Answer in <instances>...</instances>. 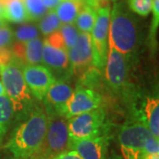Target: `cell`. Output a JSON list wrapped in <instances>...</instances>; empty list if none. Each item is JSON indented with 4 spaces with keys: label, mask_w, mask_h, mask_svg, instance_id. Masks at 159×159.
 <instances>
[{
    "label": "cell",
    "mask_w": 159,
    "mask_h": 159,
    "mask_svg": "<svg viewBox=\"0 0 159 159\" xmlns=\"http://www.w3.org/2000/svg\"><path fill=\"white\" fill-rule=\"evenodd\" d=\"M48 126L44 110L35 108L11 134L7 148L15 159H34L42 148Z\"/></svg>",
    "instance_id": "6da1fadb"
},
{
    "label": "cell",
    "mask_w": 159,
    "mask_h": 159,
    "mask_svg": "<svg viewBox=\"0 0 159 159\" xmlns=\"http://www.w3.org/2000/svg\"><path fill=\"white\" fill-rule=\"evenodd\" d=\"M109 47L125 57L132 54L139 44V26L136 17L124 1L114 3L111 10Z\"/></svg>",
    "instance_id": "7a4b0ae2"
},
{
    "label": "cell",
    "mask_w": 159,
    "mask_h": 159,
    "mask_svg": "<svg viewBox=\"0 0 159 159\" xmlns=\"http://www.w3.org/2000/svg\"><path fill=\"white\" fill-rule=\"evenodd\" d=\"M22 67L21 63L14 56L10 62L0 66L1 82L16 112L24 110L31 101V93L24 80Z\"/></svg>",
    "instance_id": "3957f363"
},
{
    "label": "cell",
    "mask_w": 159,
    "mask_h": 159,
    "mask_svg": "<svg viewBox=\"0 0 159 159\" xmlns=\"http://www.w3.org/2000/svg\"><path fill=\"white\" fill-rule=\"evenodd\" d=\"M48 126L45 139L39 153L34 159H53L69 150V135L66 116L47 114Z\"/></svg>",
    "instance_id": "277c9868"
},
{
    "label": "cell",
    "mask_w": 159,
    "mask_h": 159,
    "mask_svg": "<svg viewBox=\"0 0 159 159\" xmlns=\"http://www.w3.org/2000/svg\"><path fill=\"white\" fill-rule=\"evenodd\" d=\"M67 53L72 71L80 78L88 79L99 73L95 66L94 50L89 33L80 32L76 43Z\"/></svg>",
    "instance_id": "5b68a950"
},
{
    "label": "cell",
    "mask_w": 159,
    "mask_h": 159,
    "mask_svg": "<svg viewBox=\"0 0 159 159\" xmlns=\"http://www.w3.org/2000/svg\"><path fill=\"white\" fill-rule=\"evenodd\" d=\"M111 6L103 4L97 10V18L90 33L94 50L95 66L99 72L104 70L109 51V29H110Z\"/></svg>",
    "instance_id": "8992f818"
},
{
    "label": "cell",
    "mask_w": 159,
    "mask_h": 159,
    "mask_svg": "<svg viewBox=\"0 0 159 159\" xmlns=\"http://www.w3.org/2000/svg\"><path fill=\"white\" fill-rule=\"evenodd\" d=\"M105 112L101 107L68 119L69 142L101 136L104 126Z\"/></svg>",
    "instance_id": "52a82bcc"
},
{
    "label": "cell",
    "mask_w": 159,
    "mask_h": 159,
    "mask_svg": "<svg viewBox=\"0 0 159 159\" xmlns=\"http://www.w3.org/2000/svg\"><path fill=\"white\" fill-rule=\"evenodd\" d=\"M151 135L145 123L134 122L123 126L119 142L124 159H142L144 145Z\"/></svg>",
    "instance_id": "ba28073f"
},
{
    "label": "cell",
    "mask_w": 159,
    "mask_h": 159,
    "mask_svg": "<svg viewBox=\"0 0 159 159\" xmlns=\"http://www.w3.org/2000/svg\"><path fill=\"white\" fill-rule=\"evenodd\" d=\"M22 74L30 93L39 101L43 100L48 89L56 80L51 71L42 65L24 66Z\"/></svg>",
    "instance_id": "9c48e42d"
},
{
    "label": "cell",
    "mask_w": 159,
    "mask_h": 159,
    "mask_svg": "<svg viewBox=\"0 0 159 159\" xmlns=\"http://www.w3.org/2000/svg\"><path fill=\"white\" fill-rule=\"evenodd\" d=\"M73 91L72 87L64 80H56L43 100L45 104L46 113L66 117L67 106Z\"/></svg>",
    "instance_id": "30bf717a"
},
{
    "label": "cell",
    "mask_w": 159,
    "mask_h": 159,
    "mask_svg": "<svg viewBox=\"0 0 159 159\" xmlns=\"http://www.w3.org/2000/svg\"><path fill=\"white\" fill-rule=\"evenodd\" d=\"M102 97L97 91L88 86L79 84L73 91L67 106L66 118L70 119L78 114L84 113L100 107Z\"/></svg>",
    "instance_id": "8fae6325"
},
{
    "label": "cell",
    "mask_w": 159,
    "mask_h": 159,
    "mask_svg": "<svg viewBox=\"0 0 159 159\" xmlns=\"http://www.w3.org/2000/svg\"><path fill=\"white\" fill-rule=\"evenodd\" d=\"M104 70L109 86L114 90L123 89L127 80L126 57L114 48L109 47Z\"/></svg>",
    "instance_id": "7c38bea8"
},
{
    "label": "cell",
    "mask_w": 159,
    "mask_h": 159,
    "mask_svg": "<svg viewBox=\"0 0 159 159\" xmlns=\"http://www.w3.org/2000/svg\"><path fill=\"white\" fill-rule=\"evenodd\" d=\"M42 59L44 66L51 71L52 74H57L58 76L66 78L73 72L69 62L67 51L55 48L43 41ZM55 77V76H54Z\"/></svg>",
    "instance_id": "4fadbf2b"
},
{
    "label": "cell",
    "mask_w": 159,
    "mask_h": 159,
    "mask_svg": "<svg viewBox=\"0 0 159 159\" xmlns=\"http://www.w3.org/2000/svg\"><path fill=\"white\" fill-rule=\"evenodd\" d=\"M43 41L37 37L25 43H14L11 51L23 66H36L43 62Z\"/></svg>",
    "instance_id": "5bb4252c"
},
{
    "label": "cell",
    "mask_w": 159,
    "mask_h": 159,
    "mask_svg": "<svg viewBox=\"0 0 159 159\" xmlns=\"http://www.w3.org/2000/svg\"><path fill=\"white\" fill-rule=\"evenodd\" d=\"M69 150H74L82 159H104L106 140L102 136L69 142Z\"/></svg>",
    "instance_id": "9a60e30c"
},
{
    "label": "cell",
    "mask_w": 159,
    "mask_h": 159,
    "mask_svg": "<svg viewBox=\"0 0 159 159\" xmlns=\"http://www.w3.org/2000/svg\"><path fill=\"white\" fill-rule=\"evenodd\" d=\"M145 125L150 134L159 139V100L157 97H148L144 109Z\"/></svg>",
    "instance_id": "2e32d148"
},
{
    "label": "cell",
    "mask_w": 159,
    "mask_h": 159,
    "mask_svg": "<svg viewBox=\"0 0 159 159\" xmlns=\"http://www.w3.org/2000/svg\"><path fill=\"white\" fill-rule=\"evenodd\" d=\"M3 18L5 20L13 23L29 21L23 0H10L3 6Z\"/></svg>",
    "instance_id": "e0dca14e"
},
{
    "label": "cell",
    "mask_w": 159,
    "mask_h": 159,
    "mask_svg": "<svg viewBox=\"0 0 159 159\" xmlns=\"http://www.w3.org/2000/svg\"><path fill=\"white\" fill-rule=\"evenodd\" d=\"M82 4L74 0H63L54 10L62 24H73L81 8Z\"/></svg>",
    "instance_id": "ac0fdd59"
},
{
    "label": "cell",
    "mask_w": 159,
    "mask_h": 159,
    "mask_svg": "<svg viewBox=\"0 0 159 159\" xmlns=\"http://www.w3.org/2000/svg\"><path fill=\"white\" fill-rule=\"evenodd\" d=\"M96 8L89 6L82 5L77 18L74 21V25L80 32H85L90 34L97 18Z\"/></svg>",
    "instance_id": "d6986e66"
},
{
    "label": "cell",
    "mask_w": 159,
    "mask_h": 159,
    "mask_svg": "<svg viewBox=\"0 0 159 159\" xmlns=\"http://www.w3.org/2000/svg\"><path fill=\"white\" fill-rule=\"evenodd\" d=\"M13 108L7 96L0 97V144L4 141L13 116Z\"/></svg>",
    "instance_id": "ffe728a7"
},
{
    "label": "cell",
    "mask_w": 159,
    "mask_h": 159,
    "mask_svg": "<svg viewBox=\"0 0 159 159\" xmlns=\"http://www.w3.org/2000/svg\"><path fill=\"white\" fill-rule=\"evenodd\" d=\"M62 26V23L56 14L54 10L48 11L43 17L40 20L38 24L39 31L45 36L50 35L52 33L57 31Z\"/></svg>",
    "instance_id": "44dd1931"
},
{
    "label": "cell",
    "mask_w": 159,
    "mask_h": 159,
    "mask_svg": "<svg viewBox=\"0 0 159 159\" xmlns=\"http://www.w3.org/2000/svg\"><path fill=\"white\" fill-rule=\"evenodd\" d=\"M29 21L40 20L47 13L48 10L43 0H23Z\"/></svg>",
    "instance_id": "7402d4cb"
},
{
    "label": "cell",
    "mask_w": 159,
    "mask_h": 159,
    "mask_svg": "<svg viewBox=\"0 0 159 159\" xmlns=\"http://www.w3.org/2000/svg\"><path fill=\"white\" fill-rule=\"evenodd\" d=\"M39 34L40 31L37 26L30 23H25L18 27V29L13 33V35L16 42L25 43L39 37Z\"/></svg>",
    "instance_id": "603a6c76"
},
{
    "label": "cell",
    "mask_w": 159,
    "mask_h": 159,
    "mask_svg": "<svg viewBox=\"0 0 159 159\" xmlns=\"http://www.w3.org/2000/svg\"><path fill=\"white\" fill-rule=\"evenodd\" d=\"M58 32L64 41L66 49L68 51L69 49H71L76 43L79 36L80 31L74 25V23H73V24H62L60 29H58Z\"/></svg>",
    "instance_id": "cb8c5ba5"
},
{
    "label": "cell",
    "mask_w": 159,
    "mask_h": 159,
    "mask_svg": "<svg viewBox=\"0 0 159 159\" xmlns=\"http://www.w3.org/2000/svg\"><path fill=\"white\" fill-rule=\"evenodd\" d=\"M126 4L131 11L142 17L148 16L152 10V0H128Z\"/></svg>",
    "instance_id": "d4e9b609"
},
{
    "label": "cell",
    "mask_w": 159,
    "mask_h": 159,
    "mask_svg": "<svg viewBox=\"0 0 159 159\" xmlns=\"http://www.w3.org/2000/svg\"><path fill=\"white\" fill-rule=\"evenodd\" d=\"M152 20L149 29V39L155 43L157 31L159 26V0H152Z\"/></svg>",
    "instance_id": "484cf974"
},
{
    "label": "cell",
    "mask_w": 159,
    "mask_h": 159,
    "mask_svg": "<svg viewBox=\"0 0 159 159\" xmlns=\"http://www.w3.org/2000/svg\"><path fill=\"white\" fill-rule=\"evenodd\" d=\"M14 39L13 31L8 26H4L0 29V50L8 48Z\"/></svg>",
    "instance_id": "4316f807"
},
{
    "label": "cell",
    "mask_w": 159,
    "mask_h": 159,
    "mask_svg": "<svg viewBox=\"0 0 159 159\" xmlns=\"http://www.w3.org/2000/svg\"><path fill=\"white\" fill-rule=\"evenodd\" d=\"M157 154H159V139L151 135L144 145L143 152H142V159L145 157L151 155H157Z\"/></svg>",
    "instance_id": "83f0119b"
},
{
    "label": "cell",
    "mask_w": 159,
    "mask_h": 159,
    "mask_svg": "<svg viewBox=\"0 0 159 159\" xmlns=\"http://www.w3.org/2000/svg\"><path fill=\"white\" fill-rule=\"evenodd\" d=\"M53 159H82L80 155L76 151L74 150H67L65 151L60 155L57 156L56 157H54Z\"/></svg>",
    "instance_id": "f1b7e54d"
},
{
    "label": "cell",
    "mask_w": 159,
    "mask_h": 159,
    "mask_svg": "<svg viewBox=\"0 0 159 159\" xmlns=\"http://www.w3.org/2000/svg\"><path fill=\"white\" fill-rule=\"evenodd\" d=\"M74 1L79 2V3L82 4V5L92 6V7L97 9L100 6L105 4L107 0H74Z\"/></svg>",
    "instance_id": "f546056e"
},
{
    "label": "cell",
    "mask_w": 159,
    "mask_h": 159,
    "mask_svg": "<svg viewBox=\"0 0 159 159\" xmlns=\"http://www.w3.org/2000/svg\"><path fill=\"white\" fill-rule=\"evenodd\" d=\"M63 0H43V5L46 7V9L48 11H51V10H55L57 7Z\"/></svg>",
    "instance_id": "4dcf8cb0"
},
{
    "label": "cell",
    "mask_w": 159,
    "mask_h": 159,
    "mask_svg": "<svg viewBox=\"0 0 159 159\" xmlns=\"http://www.w3.org/2000/svg\"><path fill=\"white\" fill-rule=\"evenodd\" d=\"M6 90H5V88L4 86L2 84V82L0 81V97L1 96H6Z\"/></svg>",
    "instance_id": "1f68e13d"
},
{
    "label": "cell",
    "mask_w": 159,
    "mask_h": 159,
    "mask_svg": "<svg viewBox=\"0 0 159 159\" xmlns=\"http://www.w3.org/2000/svg\"><path fill=\"white\" fill-rule=\"evenodd\" d=\"M4 26H6V20L3 18H0V29L3 28Z\"/></svg>",
    "instance_id": "d6a6232c"
},
{
    "label": "cell",
    "mask_w": 159,
    "mask_h": 159,
    "mask_svg": "<svg viewBox=\"0 0 159 159\" xmlns=\"http://www.w3.org/2000/svg\"><path fill=\"white\" fill-rule=\"evenodd\" d=\"M10 0H0V5L2 6H4L6 5L7 2H9Z\"/></svg>",
    "instance_id": "836d02e7"
},
{
    "label": "cell",
    "mask_w": 159,
    "mask_h": 159,
    "mask_svg": "<svg viewBox=\"0 0 159 159\" xmlns=\"http://www.w3.org/2000/svg\"><path fill=\"white\" fill-rule=\"evenodd\" d=\"M3 13H4L3 6L0 5V18H3ZM3 19H4V18H3Z\"/></svg>",
    "instance_id": "e575fe53"
},
{
    "label": "cell",
    "mask_w": 159,
    "mask_h": 159,
    "mask_svg": "<svg viewBox=\"0 0 159 159\" xmlns=\"http://www.w3.org/2000/svg\"><path fill=\"white\" fill-rule=\"evenodd\" d=\"M111 1H114V2H117V1H121V0H111Z\"/></svg>",
    "instance_id": "d590c367"
}]
</instances>
